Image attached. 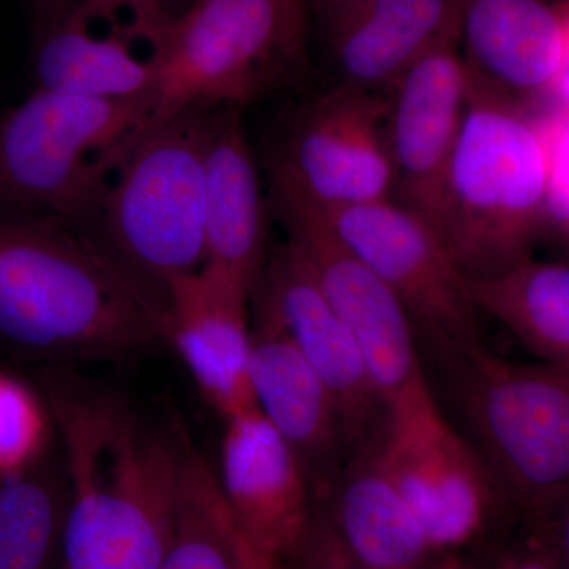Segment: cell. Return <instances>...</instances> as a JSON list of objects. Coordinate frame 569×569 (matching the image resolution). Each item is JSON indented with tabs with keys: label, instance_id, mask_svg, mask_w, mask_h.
<instances>
[{
	"label": "cell",
	"instance_id": "obj_1",
	"mask_svg": "<svg viewBox=\"0 0 569 569\" xmlns=\"http://www.w3.org/2000/svg\"><path fill=\"white\" fill-rule=\"evenodd\" d=\"M41 391L69 481L58 569L159 568L194 451L186 430L71 365L48 366Z\"/></svg>",
	"mask_w": 569,
	"mask_h": 569
},
{
	"label": "cell",
	"instance_id": "obj_2",
	"mask_svg": "<svg viewBox=\"0 0 569 569\" xmlns=\"http://www.w3.org/2000/svg\"><path fill=\"white\" fill-rule=\"evenodd\" d=\"M0 343L50 365L127 362L167 347L156 316L80 234L6 209Z\"/></svg>",
	"mask_w": 569,
	"mask_h": 569
},
{
	"label": "cell",
	"instance_id": "obj_3",
	"mask_svg": "<svg viewBox=\"0 0 569 569\" xmlns=\"http://www.w3.org/2000/svg\"><path fill=\"white\" fill-rule=\"evenodd\" d=\"M212 111H181L144 127L114 157L91 216L74 230L160 326L171 283L206 263L204 163Z\"/></svg>",
	"mask_w": 569,
	"mask_h": 569
},
{
	"label": "cell",
	"instance_id": "obj_4",
	"mask_svg": "<svg viewBox=\"0 0 569 569\" xmlns=\"http://www.w3.org/2000/svg\"><path fill=\"white\" fill-rule=\"evenodd\" d=\"M549 181L545 126L526 103L470 71L443 231L468 280L501 274L533 258L546 234Z\"/></svg>",
	"mask_w": 569,
	"mask_h": 569
},
{
	"label": "cell",
	"instance_id": "obj_5",
	"mask_svg": "<svg viewBox=\"0 0 569 569\" xmlns=\"http://www.w3.org/2000/svg\"><path fill=\"white\" fill-rule=\"evenodd\" d=\"M463 429L516 518L569 497V372L518 362L485 343L440 359Z\"/></svg>",
	"mask_w": 569,
	"mask_h": 569
},
{
	"label": "cell",
	"instance_id": "obj_6",
	"mask_svg": "<svg viewBox=\"0 0 569 569\" xmlns=\"http://www.w3.org/2000/svg\"><path fill=\"white\" fill-rule=\"evenodd\" d=\"M151 114V96L100 99L37 89L0 119V209L78 230L116 153Z\"/></svg>",
	"mask_w": 569,
	"mask_h": 569
},
{
	"label": "cell",
	"instance_id": "obj_7",
	"mask_svg": "<svg viewBox=\"0 0 569 569\" xmlns=\"http://www.w3.org/2000/svg\"><path fill=\"white\" fill-rule=\"evenodd\" d=\"M377 440L433 556L496 548L515 512L429 381L389 403Z\"/></svg>",
	"mask_w": 569,
	"mask_h": 569
},
{
	"label": "cell",
	"instance_id": "obj_8",
	"mask_svg": "<svg viewBox=\"0 0 569 569\" xmlns=\"http://www.w3.org/2000/svg\"><path fill=\"white\" fill-rule=\"evenodd\" d=\"M302 11L296 0H190L174 14L149 123L253 100L298 48Z\"/></svg>",
	"mask_w": 569,
	"mask_h": 569
},
{
	"label": "cell",
	"instance_id": "obj_9",
	"mask_svg": "<svg viewBox=\"0 0 569 569\" xmlns=\"http://www.w3.org/2000/svg\"><path fill=\"white\" fill-rule=\"evenodd\" d=\"M307 211L317 213L391 288L413 325L418 347L437 361L485 343L470 280L443 239L419 217L392 200Z\"/></svg>",
	"mask_w": 569,
	"mask_h": 569
},
{
	"label": "cell",
	"instance_id": "obj_10",
	"mask_svg": "<svg viewBox=\"0 0 569 569\" xmlns=\"http://www.w3.org/2000/svg\"><path fill=\"white\" fill-rule=\"evenodd\" d=\"M173 20L152 0H43L32 61L37 89L100 99L151 96Z\"/></svg>",
	"mask_w": 569,
	"mask_h": 569
},
{
	"label": "cell",
	"instance_id": "obj_11",
	"mask_svg": "<svg viewBox=\"0 0 569 569\" xmlns=\"http://www.w3.org/2000/svg\"><path fill=\"white\" fill-rule=\"evenodd\" d=\"M387 121L388 93L337 84L317 97L277 148L274 201L328 212L391 200Z\"/></svg>",
	"mask_w": 569,
	"mask_h": 569
},
{
	"label": "cell",
	"instance_id": "obj_12",
	"mask_svg": "<svg viewBox=\"0 0 569 569\" xmlns=\"http://www.w3.org/2000/svg\"><path fill=\"white\" fill-rule=\"evenodd\" d=\"M468 71L459 31L432 48L388 92L392 198L443 239L448 176L466 114Z\"/></svg>",
	"mask_w": 569,
	"mask_h": 569
},
{
	"label": "cell",
	"instance_id": "obj_13",
	"mask_svg": "<svg viewBox=\"0 0 569 569\" xmlns=\"http://www.w3.org/2000/svg\"><path fill=\"white\" fill-rule=\"evenodd\" d=\"M274 203L288 241L305 254L326 298L353 335L387 407L427 383L413 325L391 288L317 213Z\"/></svg>",
	"mask_w": 569,
	"mask_h": 569
},
{
	"label": "cell",
	"instance_id": "obj_14",
	"mask_svg": "<svg viewBox=\"0 0 569 569\" xmlns=\"http://www.w3.org/2000/svg\"><path fill=\"white\" fill-rule=\"evenodd\" d=\"M223 422L217 479L224 505L254 550L290 569L317 523L305 470L260 410Z\"/></svg>",
	"mask_w": 569,
	"mask_h": 569
},
{
	"label": "cell",
	"instance_id": "obj_15",
	"mask_svg": "<svg viewBox=\"0 0 569 569\" xmlns=\"http://www.w3.org/2000/svg\"><path fill=\"white\" fill-rule=\"evenodd\" d=\"M250 301L254 403L295 452L318 508L351 458L342 418L335 397L296 346L263 288L258 287Z\"/></svg>",
	"mask_w": 569,
	"mask_h": 569
},
{
	"label": "cell",
	"instance_id": "obj_16",
	"mask_svg": "<svg viewBox=\"0 0 569 569\" xmlns=\"http://www.w3.org/2000/svg\"><path fill=\"white\" fill-rule=\"evenodd\" d=\"M260 288L335 397L351 455L376 440L387 421V403L361 348L293 242L269 254Z\"/></svg>",
	"mask_w": 569,
	"mask_h": 569
},
{
	"label": "cell",
	"instance_id": "obj_17",
	"mask_svg": "<svg viewBox=\"0 0 569 569\" xmlns=\"http://www.w3.org/2000/svg\"><path fill=\"white\" fill-rule=\"evenodd\" d=\"M249 301L241 284L204 264L171 283L164 307V343L223 421L258 410L250 383Z\"/></svg>",
	"mask_w": 569,
	"mask_h": 569
},
{
	"label": "cell",
	"instance_id": "obj_18",
	"mask_svg": "<svg viewBox=\"0 0 569 569\" xmlns=\"http://www.w3.org/2000/svg\"><path fill=\"white\" fill-rule=\"evenodd\" d=\"M468 70L519 102L552 96L569 52V7L556 0H462Z\"/></svg>",
	"mask_w": 569,
	"mask_h": 569
},
{
	"label": "cell",
	"instance_id": "obj_19",
	"mask_svg": "<svg viewBox=\"0 0 569 569\" xmlns=\"http://www.w3.org/2000/svg\"><path fill=\"white\" fill-rule=\"evenodd\" d=\"M462 0H358L320 20L337 84L388 93L440 41L459 31Z\"/></svg>",
	"mask_w": 569,
	"mask_h": 569
},
{
	"label": "cell",
	"instance_id": "obj_20",
	"mask_svg": "<svg viewBox=\"0 0 569 569\" xmlns=\"http://www.w3.org/2000/svg\"><path fill=\"white\" fill-rule=\"evenodd\" d=\"M241 108H213L204 163L206 263L252 298L268 264L260 173Z\"/></svg>",
	"mask_w": 569,
	"mask_h": 569
},
{
	"label": "cell",
	"instance_id": "obj_21",
	"mask_svg": "<svg viewBox=\"0 0 569 569\" xmlns=\"http://www.w3.org/2000/svg\"><path fill=\"white\" fill-rule=\"evenodd\" d=\"M343 549L370 569H425L433 552L381 458L378 440L347 460L318 507Z\"/></svg>",
	"mask_w": 569,
	"mask_h": 569
},
{
	"label": "cell",
	"instance_id": "obj_22",
	"mask_svg": "<svg viewBox=\"0 0 569 569\" xmlns=\"http://www.w3.org/2000/svg\"><path fill=\"white\" fill-rule=\"evenodd\" d=\"M479 313L505 326L520 346L569 372V264L535 258L486 279L470 280Z\"/></svg>",
	"mask_w": 569,
	"mask_h": 569
},
{
	"label": "cell",
	"instance_id": "obj_23",
	"mask_svg": "<svg viewBox=\"0 0 569 569\" xmlns=\"http://www.w3.org/2000/svg\"><path fill=\"white\" fill-rule=\"evenodd\" d=\"M67 507L61 448L0 477V569H58Z\"/></svg>",
	"mask_w": 569,
	"mask_h": 569
},
{
	"label": "cell",
	"instance_id": "obj_24",
	"mask_svg": "<svg viewBox=\"0 0 569 569\" xmlns=\"http://www.w3.org/2000/svg\"><path fill=\"white\" fill-rule=\"evenodd\" d=\"M157 569H241L217 471L194 448L170 546Z\"/></svg>",
	"mask_w": 569,
	"mask_h": 569
},
{
	"label": "cell",
	"instance_id": "obj_25",
	"mask_svg": "<svg viewBox=\"0 0 569 569\" xmlns=\"http://www.w3.org/2000/svg\"><path fill=\"white\" fill-rule=\"evenodd\" d=\"M44 402L14 378L0 376V477L13 473L48 448Z\"/></svg>",
	"mask_w": 569,
	"mask_h": 569
},
{
	"label": "cell",
	"instance_id": "obj_26",
	"mask_svg": "<svg viewBox=\"0 0 569 569\" xmlns=\"http://www.w3.org/2000/svg\"><path fill=\"white\" fill-rule=\"evenodd\" d=\"M556 121V132L548 137L550 157V181L548 198V230L556 231L569 247V111Z\"/></svg>",
	"mask_w": 569,
	"mask_h": 569
},
{
	"label": "cell",
	"instance_id": "obj_27",
	"mask_svg": "<svg viewBox=\"0 0 569 569\" xmlns=\"http://www.w3.org/2000/svg\"><path fill=\"white\" fill-rule=\"evenodd\" d=\"M526 523L527 531L518 541L489 550V569H561L541 531L529 520Z\"/></svg>",
	"mask_w": 569,
	"mask_h": 569
},
{
	"label": "cell",
	"instance_id": "obj_28",
	"mask_svg": "<svg viewBox=\"0 0 569 569\" xmlns=\"http://www.w3.org/2000/svg\"><path fill=\"white\" fill-rule=\"evenodd\" d=\"M290 569H370L356 561L318 511L316 529L305 552Z\"/></svg>",
	"mask_w": 569,
	"mask_h": 569
},
{
	"label": "cell",
	"instance_id": "obj_29",
	"mask_svg": "<svg viewBox=\"0 0 569 569\" xmlns=\"http://www.w3.org/2000/svg\"><path fill=\"white\" fill-rule=\"evenodd\" d=\"M556 553L561 569H569V497L541 518L530 519Z\"/></svg>",
	"mask_w": 569,
	"mask_h": 569
},
{
	"label": "cell",
	"instance_id": "obj_30",
	"mask_svg": "<svg viewBox=\"0 0 569 569\" xmlns=\"http://www.w3.org/2000/svg\"><path fill=\"white\" fill-rule=\"evenodd\" d=\"M425 569H489L485 552L440 553L433 556Z\"/></svg>",
	"mask_w": 569,
	"mask_h": 569
},
{
	"label": "cell",
	"instance_id": "obj_31",
	"mask_svg": "<svg viewBox=\"0 0 569 569\" xmlns=\"http://www.w3.org/2000/svg\"><path fill=\"white\" fill-rule=\"evenodd\" d=\"M234 523V522H233ZM236 550H238L241 569H284L274 561L266 559L258 550H254L234 526Z\"/></svg>",
	"mask_w": 569,
	"mask_h": 569
},
{
	"label": "cell",
	"instance_id": "obj_32",
	"mask_svg": "<svg viewBox=\"0 0 569 569\" xmlns=\"http://www.w3.org/2000/svg\"><path fill=\"white\" fill-rule=\"evenodd\" d=\"M355 2L358 0H302V6L312 11L313 17L320 21Z\"/></svg>",
	"mask_w": 569,
	"mask_h": 569
},
{
	"label": "cell",
	"instance_id": "obj_33",
	"mask_svg": "<svg viewBox=\"0 0 569 569\" xmlns=\"http://www.w3.org/2000/svg\"><path fill=\"white\" fill-rule=\"evenodd\" d=\"M552 99L557 100L561 110L569 111V52L563 70H561L556 88H553Z\"/></svg>",
	"mask_w": 569,
	"mask_h": 569
},
{
	"label": "cell",
	"instance_id": "obj_34",
	"mask_svg": "<svg viewBox=\"0 0 569 569\" xmlns=\"http://www.w3.org/2000/svg\"><path fill=\"white\" fill-rule=\"evenodd\" d=\"M152 2L162 7V9L167 10L168 13L178 14L179 11L190 2V0H152Z\"/></svg>",
	"mask_w": 569,
	"mask_h": 569
},
{
	"label": "cell",
	"instance_id": "obj_35",
	"mask_svg": "<svg viewBox=\"0 0 569 569\" xmlns=\"http://www.w3.org/2000/svg\"><path fill=\"white\" fill-rule=\"evenodd\" d=\"M296 2L302 3V0H296ZM302 7H305V6H302Z\"/></svg>",
	"mask_w": 569,
	"mask_h": 569
}]
</instances>
